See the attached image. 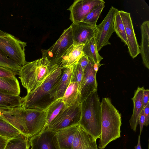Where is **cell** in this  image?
I'll use <instances>...</instances> for the list:
<instances>
[{"label":"cell","instance_id":"obj_37","mask_svg":"<svg viewBox=\"0 0 149 149\" xmlns=\"http://www.w3.org/2000/svg\"><path fill=\"white\" fill-rule=\"evenodd\" d=\"M8 140L0 136V149H5Z\"/></svg>","mask_w":149,"mask_h":149},{"label":"cell","instance_id":"obj_5","mask_svg":"<svg viewBox=\"0 0 149 149\" xmlns=\"http://www.w3.org/2000/svg\"><path fill=\"white\" fill-rule=\"evenodd\" d=\"M10 110L19 120L25 136L31 137L45 128L46 118L45 110L25 108L22 107Z\"/></svg>","mask_w":149,"mask_h":149},{"label":"cell","instance_id":"obj_10","mask_svg":"<svg viewBox=\"0 0 149 149\" xmlns=\"http://www.w3.org/2000/svg\"><path fill=\"white\" fill-rule=\"evenodd\" d=\"M31 149H60L56 132L47 128L29 138Z\"/></svg>","mask_w":149,"mask_h":149},{"label":"cell","instance_id":"obj_28","mask_svg":"<svg viewBox=\"0 0 149 149\" xmlns=\"http://www.w3.org/2000/svg\"><path fill=\"white\" fill-rule=\"evenodd\" d=\"M105 3H102L94 7L81 22L92 26L96 27L97 21L105 7Z\"/></svg>","mask_w":149,"mask_h":149},{"label":"cell","instance_id":"obj_31","mask_svg":"<svg viewBox=\"0 0 149 149\" xmlns=\"http://www.w3.org/2000/svg\"><path fill=\"white\" fill-rule=\"evenodd\" d=\"M84 71V70L81 65L78 63L73 67L70 82L77 83L80 90L83 77Z\"/></svg>","mask_w":149,"mask_h":149},{"label":"cell","instance_id":"obj_1","mask_svg":"<svg viewBox=\"0 0 149 149\" xmlns=\"http://www.w3.org/2000/svg\"><path fill=\"white\" fill-rule=\"evenodd\" d=\"M101 134L98 148L104 149L110 142L120 136L121 115L110 98H103L101 102Z\"/></svg>","mask_w":149,"mask_h":149},{"label":"cell","instance_id":"obj_8","mask_svg":"<svg viewBox=\"0 0 149 149\" xmlns=\"http://www.w3.org/2000/svg\"><path fill=\"white\" fill-rule=\"evenodd\" d=\"M81 116V103L68 107L65 106L46 128L56 132L67 127L79 124Z\"/></svg>","mask_w":149,"mask_h":149},{"label":"cell","instance_id":"obj_22","mask_svg":"<svg viewBox=\"0 0 149 149\" xmlns=\"http://www.w3.org/2000/svg\"><path fill=\"white\" fill-rule=\"evenodd\" d=\"M24 100L19 95L0 93V110H4L22 107Z\"/></svg>","mask_w":149,"mask_h":149},{"label":"cell","instance_id":"obj_14","mask_svg":"<svg viewBox=\"0 0 149 149\" xmlns=\"http://www.w3.org/2000/svg\"><path fill=\"white\" fill-rule=\"evenodd\" d=\"M89 59V63L84 70L83 77L80 88L81 103L91 93L94 91H97V72L94 70V62Z\"/></svg>","mask_w":149,"mask_h":149},{"label":"cell","instance_id":"obj_6","mask_svg":"<svg viewBox=\"0 0 149 149\" xmlns=\"http://www.w3.org/2000/svg\"><path fill=\"white\" fill-rule=\"evenodd\" d=\"M26 43L12 34L0 30V53L22 67L27 62L25 47Z\"/></svg>","mask_w":149,"mask_h":149},{"label":"cell","instance_id":"obj_29","mask_svg":"<svg viewBox=\"0 0 149 149\" xmlns=\"http://www.w3.org/2000/svg\"><path fill=\"white\" fill-rule=\"evenodd\" d=\"M113 27L118 36L124 43L125 45L128 46V42L124 26L118 10L116 13L114 19Z\"/></svg>","mask_w":149,"mask_h":149},{"label":"cell","instance_id":"obj_33","mask_svg":"<svg viewBox=\"0 0 149 149\" xmlns=\"http://www.w3.org/2000/svg\"><path fill=\"white\" fill-rule=\"evenodd\" d=\"M89 60L87 57L84 55L79 59L78 64L80 65L84 70L88 65Z\"/></svg>","mask_w":149,"mask_h":149},{"label":"cell","instance_id":"obj_27","mask_svg":"<svg viewBox=\"0 0 149 149\" xmlns=\"http://www.w3.org/2000/svg\"><path fill=\"white\" fill-rule=\"evenodd\" d=\"M20 134V132L17 129L0 117V136L8 140H10Z\"/></svg>","mask_w":149,"mask_h":149},{"label":"cell","instance_id":"obj_25","mask_svg":"<svg viewBox=\"0 0 149 149\" xmlns=\"http://www.w3.org/2000/svg\"><path fill=\"white\" fill-rule=\"evenodd\" d=\"M65 106L62 98H61L56 100L45 109L46 118L45 128L57 116Z\"/></svg>","mask_w":149,"mask_h":149},{"label":"cell","instance_id":"obj_9","mask_svg":"<svg viewBox=\"0 0 149 149\" xmlns=\"http://www.w3.org/2000/svg\"><path fill=\"white\" fill-rule=\"evenodd\" d=\"M118 10L117 9L111 6L102 22L96 26L97 31L94 37L98 51L104 46L111 44L109 40L114 32L113 21Z\"/></svg>","mask_w":149,"mask_h":149},{"label":"cell","instance_id":"obj_15","mask_svg":"<svg viewBox=\"0 0 149 149\" xmlns=\"http://www.w3.org/2000/svg\"><path fill=\"white\" fill-rule=\"evenodd\" d=\"M72 149H98L96 139L79 125Z\"/></svg>","mask_w":149,"mask_h":149},{"label":"cell","instance_id":"obj_17","mask_svg":"<svg viewBox=\"0 0 149 149\" xmlns=\"http://www.w3.org/2000/svg\"><path fill=\"white\" fill-rule=\"evenodd\" d=\"M84 44H73L65 52L59 61L58 65L62 68L73 67L84 54L83 48Z\"/></svg>","mask_w":149,"mask_h":149},{"label":"cell","instance_id":"obj_18","mask_svg":"<svg viewBox=\"0 0 149 149\" xmlns=\"http://www.w3.org/2000/svg\"><path fill=\"white\" fill-rule=\"evenodd\" d=\"M79 125L70 126L56 132L57 142L60 149H72Z\"/></svg>","mask_w":149,"mask_h":149},{"label":"cell","instance_id":"obj_3","mask_svg":"<svg viewBox=\"0 0 149 149\" xmlns=\"http://www.w3.org/2000/svg\"><path fill=\"white\" fill-rule=\"evenodd\" d=\"M79 125L96 140L101 134V102L97 91L92 92L81 103Z\"/></svg>","mask_w":149,"mask_h":149},{"label":"cell","instance_id":"obj_12","mask_svg":"<svg viewBox=\"0 0 149 149\" xmlns=\"http://www.w3.org/2000/svg\"><path fill=\"white\" fill-rule=\"evenodd\" d=\"M118 12L125 28L128 51L132 58H134L140 53V51L134 32L130 14L123 10H118Z\"/></svg>","mask_w":149,"mask_h":149},{"label":"cell","instance_id":"obj_11","mask_svg":"<svg viewBox=\"0 0 149 149\" xmlns=\"http://www.w3.org/2000/svg\"><path fill=\"white\" fill-rule=\"evenodd\" d=\"M105 2L102 0H77L67 9L70 12V19L72 23L81 22L95 7Z\"/></svg>","mask_w":149,"mask_h":149},{"label":"cell","instance_id":"obj_23","mask_svg":"<svg viewBox=\"0 0 149 149\" xmlns=\"http://www.w3.org/2000/svg\"><path fill=\"white\" fill-rule=\"evenodd\" d=\"M20 93L19 83L15 76L12 78L0 77V93L19 95Z\"/></svg>","mask_w":149,"mask_h":149},{"label":"cell","instance_id":"obj_4","mask_svg":"<svg viewBox=\"0 0 149 149\" xmlns=\"http://www.w3.org/2000/svg\"><path fill=\"white\" fill-rule=\"evenodd\" d=\"M52 68L47 59L43 58L27 62L21 67L19 78L27 93L36 89L42 83L49 75Z\"/></svg>","mask_w":149,"mask_h":149},{"label":"cell","instance_id":"obj_34","mask_svg":"<svg viewBox=\"0 0 149 149\" xmlns=\"http://www.w3.org/2000/svg\"><path fill=\"white\" fill-rule=\"evenodd\" d=\"M145 120V118L144 116V109L142 110L141 112L139 118V124L140 128V134H141V132L142 131L143 127L144 125Z\"/></svg>","mask_w":149,"mask_h":149},{"label":"cell","instance_id":"obj_36","mask_svg":"<svg viewBox=\"0 0 149 149\" xmlns=\"http://www.w3.org/2000/svg\"><path fill=\"white\" fill-rule=\"evenodd\" d=\"M145 120L144 125L147 126L149 124V103L143 108Z\"/></svg>","mask_w":149,"mask_h":149},{"label":"cell","instance_id":"obj_20","mask_svg":"<svg viewBox=\"0 0 149 149\" xmlns=\"http://www.w3.org/2000/svg\"><path fill=\"white\" fill-rule=\"evenodd\" d=\"M141 39L139 48L145 66L149 69V21L144 22L141 26Z\"/></svg>","mask_w":149,"mask_h":149},{"label":"cell","instance_id":"obj_30","mask_svg":"<svg viewBox=\"0 0 149 149\" xmlns=\"http://www.w3.org/2000/svg\"><path fill=\"white\" fill-rule=\"evenodd\" d=\"M0 66L10 70L19 75L21 68L17 63L9 58L0 53Z\"/></svg>","mask_w":149,"mask_h":149},{"label":"cell","instance_id":"obj_7","mask_svg":"<svg viewBox=\"0 0 149 149\" xmlns=\"http://www.w3.org/2000/svg\"><path fill=\"white\" fill-rule=\"evenodd\" d=\"M72 28L65 29L56 42L47 49H41L42 58H46L50 65H58L65 52L73 44Z\"/></svg>","mask_w":149,"mask_h":149},{"label":"cell","instance_id":"obj_16","mask_svg":"<svg viewBox=\"0 0 149 149\" xmlns=\"http://www.w3.org/2000/svg\"><path fill=\"white\" fill-rule=\"evenodd\" d=\"M72 68H63L61 75L51 92V97L53 101L62 98L70 82Z\"/></svg>","mask_w":149,"mask_h":149},{"label":"cell","instance_id":"obj_24","mask_svg":"<svg viewBox=\"0 0 149 149\" xmlns=\"http://www.w3.org/2000/svg\"><path fill=\"white\" fill-rule=\"evenodd\" d=\"M82 51L84 54L94 63H100L103 59L99 53L94 37L84 45Z\"/></svg>","mask_w":149,"mask_h":149},{"label":"cell","instance_id":"obj_39","mask_svg":"<svg viewBox=\"0 0 149 149\" xmlns=\"http://www.w3.org/2000/svg\"><path fill=\"white\" fill-rule=\"evenodd\" d=\"M140 136L141 135H139L138 136V143L137 145L134 147L135 149H142L141 146Z\"/></svg>","mask_w":149,"mask_h":149},{"label":"cell","instance_id":"obj_21","mask_svg":"<svg viewBox=\"0 0 149 149\" xmlns=\"http://www.w3.org/2000/svg\"><path fill=\"white\" fill-rule=\"evenodd\" d=\"M81 98L80 91L77 84L70 82L62 97L65 106L68 107L80 104Z\"/></svg>","mask_w":149,"mask_h":149},{"label":"cell","instance_id":"obj_35","mask_svg":"<svg viewBox=\"0 0 149 149\" xmlns=\"http://www.w3.org/2000/svg\"><path fill=\"white\" fill-rule=\"evenodd\" d=\"M149 90L144 89L143 92V108H144L148 104L149 102Z\"/></svg>","mask_w":149,"mask_h":149},{"label":"cell","instance_id":"obj_26","mask_svg":"<svg viewBox=\"0 0 149 149\" xmlns=\"http://www.w3.org/2000/svg\"><path fill=\"white\" fill-rule=\"evenodd\" d=\"M29 138L20 134L9 140L5 149H29Z\"/></svg>","mask_w":149,"mask_h":149},{"label":"cell","instance_id":"obj_40","mask_svg":"<svg viewBox=\"0 0 149 149\" xmlns=\"http://www.w3.org/2000/svg\"><path fill=\"white\" fill-rule=\"evenodd\" d=\"M1 111L0 110V116H1Z\"/></svg>","mask_w":149,"mask_h":149},{"label":"cell","instance_id":"obj_32","mask_svg":"<svg viewBox=\"0 0 149 149\" xmlns=\"http://www.w3.org/2000/svg\"><path fill=\"white\" fill-rule=\"evenodd\" d=\"M17 75L16 72L10 70L0 66V77L12 78Z\"/></svg>","mask_w":149,"mask_h":149},{"label":"cell","instance_id":"obj_19","mask_svg":"<svg viewBox=\"0 0 149 149\" xmlns=\"http://www.w3.org/2000/svg\"><path fill=\"white\" fill-rule=\"evenodd\" d=\"M143 87H139L135 91L133 97L132 99L133 102L134 108L132 114L129 120L131 128L134 132L136 131L139 124V116L143 109Z\"/></svg>","mask_w":149,"mask_h":149},{"label":"cell","instance_id":"obj_2","mask_svg":"<svg viewBox=\"0 0 149 149\" xmlns=\"http://www.w3.org/2000/svg\"><path fill=\"white\" fill-rule=\"evenodd\" d=\"M63 68L58 65H52L49 75L42 83L34 91L23 97L22 107L45 110L53 101L51 97L52 90L61 77Z\"/></svg>","mask_w":149,"mask_h":149},{"label":"cell","instance_id":"obj_13","mask_svg":"<svg viewBox=\"0 0 149 149\" xmlns=\"http://www.w3.org/2000/svg\"><path fill=\"white\" fill-rule=\"evenodd\" d=\"M72 28L75 45L84 44L94 37L97 31L96 27L92 26L83 22L72 23Z\"/></svg>","mask_w":149,"mask_h":149},{"label":"cell","instance_id":"obj_38","mask_svg":"<svg viewBox=\"0 0 149 149\" xmlns=\"http://www.w3.org/2000/svg\"><path fill=\"white\" fill-rule=\"evenodd\" d=\"M103 64L100 63H94L93 64V69L96 72L98 71L100 67Z\"/></svg>","mask_w":149,"mask_h":149}]
</instances>
